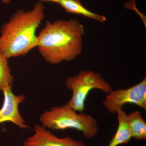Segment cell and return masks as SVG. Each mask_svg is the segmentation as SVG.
I'll return each mask as SVG.
<instances>
[{"instance_id":"cell-7","label":"cell","mask_w":146,"mask_h":146,"mask_svg":"<svg viewBox=\"0 0 146 146\" xmlns=\"http://www.w3.org/2000/svg\"><path fill=\"white\" fill-rule=\"evenodd\" d=\"M35 133L25 141L23 146H84L82 141L73 140L71 137L58 138L46 129L43 125L36 124Z\"/></svg>"},{"instance_id":"cell-8","label":"cell","mask_w":146,"mask_h":146,"mask_svg":"<svg viewBox=\"0 0 146 146\" xmlns=\"http://www.w3.org/2000/svg\"><path fill=\"white\" fill-rule=\"evenodd\" d=\"M116 113L117 114V129L108 146H118L127 143L132 138L128 123L127 114L123 109L118 110Z\"/></svg>"},{"instance_id":"cell-5","label":"cell","mask_w":146,"mask_h":146,"mask_svg":"<svg viewBox=\"0 0 146 146\" xmlns=\"http://www.w3.org/2000/svg\"><path fill=\"white\" fill-rule=\"evenodd\" d=\"M136 105L146 110V78L136 85L125 89L112 90L106 97L103 106L111 114L123 109L127 104Z\"/></svg>"},{"instance_id":"cell-6","label":"cell","mask_w":146,"mask_h":146,"mask_svg":"<svg viewBox=\"0 0 146 146\" xmlns=\"http://www.w3.org/2000/svg\"><path fill=\"white\" fill-rule=\"evenodd\" d=\"M4 102L0 109V124L5 122H11L22 129L30 127L23 119L18 109L19 104L25 100L23 94L16 96L12 91V86L6 87L3 91Z\"/></svg>"},{"instance_id":"cell-11","label":"cell","mask_w":146,"mask_h":146,"mask_svg":"<svg viewBox=\"0 0 146 146\" xmlns=\"http://www.w3.org/2000/svg\"><path fill=\"white\" fill-rule=\"evenodd\" d=\"M14 78L11 75L8 58L0 52V91L6 87L13 86Z\"/></svg>"},{"instance_id":"cell-3","label":"cell","mask_w":146,"mask_h":146,"mask_svg":"<svg viewBox=\"0 0 146 146\" xmlns=\"http://www.w3.org/2000/svg\"><path fill=\"white\" fill-rule=\"evenodd\" d=\"M42 125L52 130L72 128L81 131L84 138L89 139L99 133L98 125L93 116L83 112L78 113L68 104L52 108L40 117Z\"/></svg>"},{"instance_id":"cell-12","label":"cell","mask_w":146,"mask_h":146,"mask_svg":"<svg viewBox=\"0 0 146 146\" xmlns=\"http://www.w3.org/2000/svg\"><path fill=\"white\" fill-rule=\"evenodd\" d=\"M41 1L52 2L57 3H58L59 2V1H60V0H41Z\"/></svg>"},{"instance_id":"cell-1","label":"cell","mask_w":146,"mask_h":146,"mask_svg":"<svg viewBox=\"0 0 146 146\" xmlns=\"http://www.w3.org/2000/svg\"><path fill=\"white\" fill-rule=\"evenodd\" d=\"M84 33V27L77 19L47 21L37 36V47L50 64L70 61L82 52Z\"/></svg>"},{"instance_id":"cell-13","label":"cell","mask_w":146,"mask_h":146,"mask_svg":"<svg viewBox=\"0 0 146 146\" xmlns=\"http://www.w3.org/2000/svg\"><path fill=\"white\" fill-rule=\"evenodd\" d=\"M11 1V0H2V2L3 3L7 4L9 3Z\"/></svg>"},{"instance_id":"cell-4","label":"cell","mask_w":146,"mask_h":146,"mask_svg":"<svg viewBox=\"0 0 146 146\" xmlns=\"http://www.w3.org/2000/svg\"><path fill=\"white\" fill-rule=\"evenodd\" d=\"M66 85L72 91V98L67 104L79 112L84 110L86 98L92 89H99L107 94L112 90L111 85L102 78L100 74L86 70H82L77 75L68 77Z\"/></svg>"},{"instance_id":"cell-9","label":"cell","mask_w":146,"mask_h":146,"mask_svg":"<svg viewBox=\"0 0 146 146\" xmlns=\"http://www.w3.org/2000/svg\"><path fill=\"white\" fill-rule=\"evenodd\" d=\"M59 4L67 12L82 15L101 23L106 21L105 16L93 13L84 7L79 0H60Z\"/></svg>"},{"instance_id":"cell-10","label":"cell","mask_w":146,"mask_h":146,"mask_svg":"<svg viewBox=\"0 0 146 146\" xmlns=\"http://www.w3.org/2000/svg\"><path fill=\"white\" fill-rule=\"evenodd\" d=\"M128 123L131 138L138 140L146 138V122L139 111L127 115Z\"/></svg>"},{"instance_id":"cell-14","label":"cell","mask_w":146,"mask_h":146,"mask_svg":"<svg viewBox=\"0 0 146 146\" xmlns=\"http://www.w3.org/2000/svg\"><path fill=\"white\" fill-rule=\"evenodd\" d=\"M84 146H85L84 145Z\"/></svg>"},{"instance_id":"cell-2","label":"cell","mask_w":146,"mask_h":146,"mask_svg":"<svg viewBox=\"0 0 146 146\" xmlns=\"http://www.w3.org/2000/svg\"><path fill=\"white\" fill-rule=\"evenodd\" d=\"M44 8L39 2L30 11L20 9L4 24L1 29L0 52L8 59L26 55L37 46L35 32L44 20Z\"/></svg>"}]
</instances>
